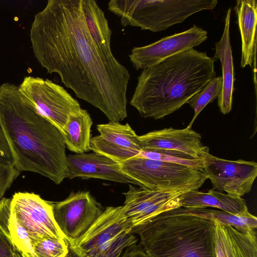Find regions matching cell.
Returning a JSON list of instances; mask_svg holds the SVG:
<instances>
[{"instance_id":"6da1fadb","label":"cell","mask_w":257,"mask_h":257,"mask_svg":"<svg viewBox=\"0 0 257 257\" xmlns=\"http://www.w3.org/2000/svg\"><path fill=\"white\" fill-rule=\"evenodd\" d=\"M35 57L57 73L79 98L99 109L109 121L127 116V68L99 48L86 26L82 0H48L36 14L30 33Z\"/></svg>"},{"instance_id":"7a4b0ae2","label":"cell","mask_w":257,"mask_h":257,"mask_svg":"<svg viewBox=\"0 0 257 257\" xmlns=\"http://www.w3.org/2000/svg\"><path fill=\"white\" fill-rule=\"evenodd\" d=\"M0 123L20 171H30L59 184L68 173L61 132L21 97L19 86H0Z\"/></svg>"},{"instance_id":"3957f363","label":"cell","mask_w":257,"mask_h":257,"mask_svg":"<svg viewBox=\"0 0 257 257\" xmlns=\"http://www.w3.org/2000/svg\"><path fill=\"white\" fill-rule=\"evenodd\" d=\"M214 61L194 48L147 68L130 104L145 118L162 119L180 108L215 76Z\"/></svg>"},{"instance_id":"277c9868","label":"cell","mask_w":257,"mask_h":257,"mask_svg":"<svg viewBox=\"0 0 257 257\" xmlns=\"http://www.w3.org/2000/svg\"><path fill=\"white\" fill-rule=\"evenodd\" d=\"M214 220L172 209L133 230L147 257H216Z\"/></svg>"},{"instance_id":"5b68a950","label":"cell","mask_w":257,"mask_h":257,"mask_svg":"<svg viewBox=\"0 0 257 257\" xmlns=\"http://www.w3.org/2000/svg\"><path fill=\"white\" fill-rule=\"evenodd\" d=\"M216 0H111L108 9L123 27L159 32L200 11L213 10Z\"/></svg>"},{"instance_id":"8992f818","label":"cell","mask_w":257,"mask_h":257,"mask_svg":"<svg viewBox=\"0 0 257 257\" xmlns=\"http://www.w3.org/2000/svg\"><path fill=\"white\" fill-rule=\"evenodd\" d=\"M132 231L122 206H108L84 234L69 245L79 257H119L124 249L136 244Z\"/></svg>"},{"instance_id":"52a82bcc","label":"cell","mask_w":257,"mask_h":257,"mask_svg":"<svg viewBox=\"0 0 257 257\" xmlns=\"http://www.w3.org/2000/svg\"><path fill=\"white\" fill-rule=\"evenodd\" d=\"M121 171L140 187L162 192L198 190L207 179L203 171L185 166L134 157L118 163Z\"/></svg>"},{"instance_id":"ba28073f","label":"cell","mask_w":257,"mask_h":257,"mask_svg":"<svg viewBox=\"0 0 257 257\" xmlns=\"http://www.w3.org/2000/svg\"><path fill=\"white\" fill-rule=\"evenodd\" d=\"M23 99L61 132L80 103L63 87L48 79L26 76L19 86Z\"/></svg>"},{"instance_id":"9c48e42d","label":"cell","mask_w":257,"mask_h":257,"mask_svg":"<svg viewBox=\"0 0 257 257\" xmlns=\"http://www.w3.org/2000/svg\"><path fill=\"white\" fill-rule=\"evenodd\" d=\"M51 204L56 223L68 243L84 234L104 210L89 191L72 192Z\"/></svg>"},{"instance_id":"30bf717a","label":"cell","mask_w":257,"mask_h":257,"mask_svg":"<svg viewBox=\"0 0 257 257\" xmlns=\"http://www.w3.org/2000/svg\"><path fill=\"white\" fill-rule=\"evenodd\" d=\"M203 172L212 188L242 197L251 190L257 176V163L239 159L227 160L206 153L202 158Z\"/></svg>"},{"instance_id":"8fae6325","label":"cell","mask_w":257,"mask_h":257,"mask_svg":"<svg viewBox=\"0 0 257 257\" xmlns=\"http://www.w3.org/2000/svg\"><path fill=\"white\" fill-rule=\"evenodd\" d=\"M11 213L26 230L32 244L45 237L65 239L54 219L51 202L38 194L15 193L12 198Z\"/></svg>"},{"instance_id":"7c38bea8","label":"cell","mask_w":257,"mask_h":257,"mask_svg":"<svg viewBox=\"0 0 257 257\" xmlns=\"http://www.w3.org/2000/svg\"><path fill=\"white\" fill-rule=\"evenodd\" d=\"M207 38V32L194 25L190 29L164 37L142 47H135L128 55L136 70H144L172 56L200 45Z\"/></svg>"},{"instance_id":"4fadbf2b","label":"cell","mask_w":257,"mask_h":257,"mask_svg":"<svg viewBox=\"0 0 257 257\" xmlns=\"http://www.w3.org/2000/svg\"><path fill=\"white\" fill-rule=\"evenodd\" d=\"M184 192H157L129 184L123 193L122 211L133 230L162 212L180 207V197Z\"/></svg>"},{"instance_id":"5bb4252c","label":"cell","mask_w":257,"mask_h":257,"mask_svg":"<svg viewBox=\"0 0 257 257\" xmlns=\"http://www.w3.org/2000/svg\"><path fill=\"white\" fill-rule=\"evenodd\" d=\"M99 135L92 137L90 149L120 163L137 157L141 152L138 137L128 123L109 121L97 124Z\"/></svg>"},{"instance_id":"9a60e30c","label":"cell","mask_w":257,"mask_h":257,"mask_svg":"<svg viewBox=\"0 0 257 257\" xmlns=\"http://www.w3.org/2000/svg\"><path fill=\"white\" fill-rule=\"evenodd\" d=\"M138 139L141 150L176 151L200 160L209 152V148L201 142V135L187 127L154 130L139 136Z\"/></svg>"},{"instance_id":"2e32d148","label":"cell","mask_w":257,"mask_h":257,"mask_svg":"<svg viewBox=\"0 0 257 257\" xmlns=\"http://www.w3.org/2000/svg\"><path fill=\"white\" fill-rule=\"evenodd\" d=\"M67 178L99 179L140 186L120 170L118 163L96 153L69 155L67 158Z\"/></svg>"},{"instance_id":"e0dca14e","label":"cell","mask_w":257,"mask_h":257,"mask_svg":"<svg viewBox=\"0 0 257 257\" xmlns=\"http://www.w3.org/2000/svg\"><path fill=\"white\" fill-rule=\"evenodd\" d=\"M216 257H257L256 229L215 223Z\"/></svg>"},{"instance_id":"ac0fdd59","label":"cell","mask_w":257,"mask_h":257,"mask_svg":"<svg viewBox=\"0 0 257 257\" xmlns=\"http://www.w3.org/2000/svg\"><path fill=\"white\" fill-rule=\"evenodd\" d=\"M231 9L229 8L225 18V25L220 40L215 43V53L212 59H219L222 75V87L217 97L218 106L222 113L226 114L232 109L234 91V72L232 51L230 40L229 27Z\"/></svg>"},{"instance_id":"d6986e66","label":"cell","mask_w":257,"mask_h":257,"mask_svg":"<svg viewBox=\"0 0 257 257\" xmlns=\"http://www.w3.org/2000/svg\"><path fill=\"white\" fill-rule=\"evenodd\" d=\"M181 207H213L235 215H249L245 201L241 197L224 193L213 189L207 192L198 190L185 192L180 197Z\"/></svg>"},{"instance_id":"ffe728a7","label":"cell","mask_w":257,"mask_h":257,"mask_svg":"<svg viewBox=\"0 0 257 257\" xmlns=\"http://www.w3.org/2000/svg\"><path fill=\"white\" fill-rule=\"evenodd\" d=\"M241 40L240 66H251L256 71L257 2L255 0H238L234 7Z\"/></svg>"},{"instance_id":"44dd1931","label":"cell","mask_w":257,"mask_h":257,"mask_svg":"<svg viewBox=\"0 0 257 257\" xmlns=\"http://www.w3.org/2000/svg\"><path fill=\"white\" fill-rule=\"evenodd\" d=\"M92 124L89 113L82 108L78 112L71 115L61 132L66 148L76 154L91 150Z\"/></svg>"},{"instance_id":"7402d4cb","label":"cell","mask_w":257,"mask_h":257,"mask_svg":"<svg viewBox=\"0 0 257 257\" xmlns=\"http://www.w3.org/2000/svg\"><path fill=\"white\" fill-rule=\"evenodd\" d=\"M82 9L86 26L96 45L103 50L112 53V33L104 12L93 0H82Z\"/></svg>"},{"instance_id":"603a6c76","label":"cell","mask_w":257,"mask_h":257,"mask_svg":"<svg viewBox=\"0 0 257 257\" xmlns=\"http://www.w3.org/2000/svg\"><path fill=\"white\" fill-rule=\"evenodd\" d=\"M137 157L161 161L185 166L203 171L202 160L197 159L185 153L172 150H141Z\"/></svg>"},{"instance_id":"cb8c5ba5","label":"cell","mask_w":257,"mask_h":257,"mask_svg":"<svg viewBox=\"0 0 257 257\" xmlns=\"http://www.w3.org/2000/svg\"><path fill=\"white\" fill-rule=\"evenodd\" d=\"M222 82L221 76L214 77L201 91L193 95L186 102L194 111V116L187 127L191 128L194 121L203 109L218 97Z\"/></svg>"},{"instance_id":"d4e9b609","label":"cell","mask_w":257,"mask_h":257,"mask_svg":"<svg viewBox=\"0 0 257 257\" xmlns=\"http://www.w3.org/2000/svg\"><path fill=\"white\" fill-rule=\"evenodd\" d=\"M8 229L9 239L22 257H37L27 231L12 213Z\"/></svg>"},{"instance_id":"484cf974","label":"cell","mask_w":257,"mask_h":257,"mask_svg":"<svg viewBox=\"0 0 257 257\" xmlns=\"http://www.w3.org/2000/svg\"><path fill=\"white\" fill-rule=\"evenodd\" d=\"M37 257H66L69 245L65 239L45 237L33 243Z\"/></svg>"},{"instance_id":"4316f807","label":"cell","mask_w":257,"mask_h":257,"mask_svg":"<svg viewBox=\"0 0 257 257\" xmlns=\"http://www.w3.org/2000/svg\"><path fill=\"white\" fill-rule=\"evenodd\" d=\"M20 173L15 165L0 163V200Z\"/></svg>"},{"instance_id":"83f0119b","label":"cell","mask_w":257,"mask_h":257,"mask_svg":"<svg viewBox=\"0 0 257 257\" xmlns=\"http://www.w3.org/2000/svg\"><path fill=\"white\" fill-rule=\"evenodd\" d=\"M15 163V160L12 150L3 128L0 123V163L14 165Z\"/></svg>"},{"instance_id":"f1b7e54d","label":"cell","mask_w":257,"mask_h":257,"mask_svg":"<svg viewBox=\"0 0 257 257\" xmlns=\"http://www.w3.org/2000/svg\"><path fill=\"white\" fill-rule=\"evenodd\" d=\"M12 198L3 197L0 200V231L9 238V224L11 216Z\"/></svg>"},{"instance_id":"f546056e","label":"cell","mask_w":257,"mask_h":257,"mask_svg":"<svg viewBox=\"0 0 257 257\" xmlns=\"http://www.w3.org/2000/svg\"><path fill=\"white\" fill-rule=\"evenodd\" d=\"M16 251L11 240L0 231V257H13Z\"/></svg>"},{"instance_id":"4dcf8cb0","label":"cell","mask_w":257,"mask_h":257,"mask_svg":"<svg viewBox=\"0 0 257 257\" xmlns=\"http://www.w3.org/2000/svg\"><path fill=\"white\" fill-rule=\"evenodd\" d=\"M121 257H147L139 245L135 244L126 248Z\"/></svg>"},{"instance_id":"1f68e13d","label":"cell","mask_w":257,"mask_h":257,"mask_svg":"<svg viewBox=\"0 0 257 257\" xmlns=\"http://www.w3.org/2000/svg\"><path fill=\"white\" fill-rule=\"evenodd\" d=\"M66 257H79L75 252H74L69 247V251Z\"/></svg>"},{"instance_id":"d6a6232c","label":"cell","mask_w":257,"mask_h":257,"mask_svg":"<svg viewBox=\"0 0 257 257\" xmlns=\"http://www.w3.org/2000/svg\"><path fill=\"white\" fill-rule=\"evenodd\" d=\"M13 257H22L20 253L16 250Z\"/></svg>"}]
</instances>
